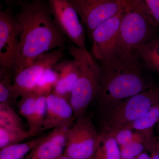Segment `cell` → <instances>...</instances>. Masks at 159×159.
<instances>
[{
    "mask_svg": "<svg viewBox=\"0 0 159 159\" xmlns=\"http://www.w3.org/2000/svg\"><path fill=\"white\" fill-rule=\"evenodd\" d=\"M70 127L52 129L24 159H58L64 153Z\"/></svg>",
    "mask_w": 159,
    "mask_h": 159,
    "instance_id": "13",
    "label": "cell"
},
{
    "mask_svg": "<svg viewBox=\"0 0 159 159\" xmlns=\"http://www.w3.org/2000/svg\"><path fill=\"white\" fill-rule=\"evenodd\" d=\"M34 136L29 129L12 130L0 127V149Z\"/></svg>",
    "mask_w": 159,
    "mask_h": 159,
    "instance_id": "22",
    "label": "cell"
},
{
    "mask_svg": "<svg viewBox=\"0 0 159 159\" xmlns=\"http://www.w3.org/2000/svg\"><path fill=\"white\" fill-rule=\"evenodd\" d=\"M156 146L159 148V136L157 138V143L156 144Z\"/></svg>",
    "mask_w": 159,
    "mask_h": 159,
    "instance_id": "31",
    "label": "cell"
},
{
    "mask_svg": "<svg viewBox=\"0 0 159 159\" xmlns=\"http://www.w3.org/2000/svg\"><path fill=\"white\" fill-rule=\"evenodd\" d=\"M159 103V87L153 86L122 100L102 114V131L121 129L141 116L151 107Z\"/></svg>",
    "mask_w": 159,
    "mask_h": 159,
    "instance_id": "5",
    "label": "cell"
},
{
    "mask_svg": "<svg viewBox=\"0 0 159 159\" xmlns=\"http://www.w3.org/2000/svg\"><path fill=\"white\" fill-rule=\"evenodd\" d=\"M124 1L116 14L97 27L91 34L93 41L91 53L97 61L116 56Z\"/></svg>",
    "mask_w": 159,
    "mask_h": 159,
    "instance_id": "9",
    "label": "cell"
},
{
    "mask_svg": "<svg viewBox=\"0 0 159 159\" xmlns=\"http://www.w3.org/2000/svg\"><path fill=\"white\" fill-rule=\"evenodd\" d=\"M159 30L144 0H124L116 56L134 55L139 47L158 36Z\"/></svg>",
    "mask_w": 159,
    "mask_h": 159,
    "instance_id": "3",
    "label": "cell"
},
{
    "mask_svg": "<svg viewBox=\"0 0 159 159\" xmlns=\"http://www.w3.org/2000/svg\"></svg>",
    "mask_w": 159,
    "mask_h": 159,
    "instance_id": "33",
    "label": "cell"
},
{
    "mask_svg": "<svg viewBox=\"0 0 159 159\" xmlns=\"http://www.w3.org/2000/svg\"><path fill=\"white\" fill-rule=\"evenodd\" d=\"M47 115L42 131L70 127L75 119L69 99L51 93L47 96Z\"/></svg>",
    "mask_w": 159,
    "mask_h": 159,
    "instance_id": "12",
    "label": "cell"
},
{
    "mask_svg": "<svg viewBox=\"0 0 159 159\" xmlns=\"http://www.w3.org/2000/svg\"><path fill=\"white\" fill-rule=\"evenodd\" d=\"M136 159H150V155L145 152L141 154Z\"/></svg>",
    "mask_w": 159,
    "mask_h": 159,
    "instance_id": "28",
    "label": "cell"
},
{
    "mask_svg": "<svg viewBox=\"0 0 159 159\" xmlns=\"http://www.w3.org/2000/svg\"><path fill=\"white\" fill-rule=\"evenodd\" d=\"M58 79L59 74L53 67L47 70L38 82L33 93L38 97H47L53 92Z\"/></svg>",
    "mask_w": 159,
    "mask_h": 159,
    "instance_id": "21",
    "label": "cell"
},
{
    "mask_svg": "<svg viewBox=\"0 0 159 159\" xmlns=\"http://www.w3.org/2000/svg\"><path fill=\"white\" fill-rule=\"evenodd\" d=\"M62 60L53 67L59 74V79L52 93L70 99L79 75V63L76 59Z\"/></svg>",
    "mask_w": 159,
    "mask_h": 159,
    "instance_id": "14",
    "label": "cell"
},
{
    "mask_svg": "<svg viewBox=\"0 0 159 159\" xmlns=\"http://www.w3.org/2000/svg\"><path fill=\"white\" fill-rule=\"evenodd\" d=\"M5 1L9 5V4H11V3L14 2H18L20 0H5Z\"/></svg>",
    "mask_w": 159,
    "mask_h": 159,
    "instance_id": "30",
    "label": "cell"
},
{
    "mask_svg": "<svg viewBox=\"0 0 159 159\" xmlns=\"http://www.w3.org/2000/svg\"><path fill=\"white\" fill-rule=\"evenodd\" d=\"M159 122V103H158L151 107L136 120L122 129L134 130H147L153 129Z\"/></svg>",
    "mask_w": 159,
    "mask_h": 159,
    "instance_id": "18",
    "label": "cell"
},
{
    "mask_svg": "<svg viewBox=\"0 0 159 159\" xmlns=\"http://www.w3.org/2000/svg\"><path fill=\"white\" fill-rule=\"evenodd\" d=\"M58 29L78 48L87 49L83 23L72 0H46Z\"/></svg>",
    "mask_w": 159,
    "mask_h": 159,
    "instance_id": "7",
    "label": "cell"
},
{
    "mask_svg": "<svg viewBox=\"0 0 159 159\" xmlns=\"http://www.w3.org/2000/svg\"><path fill=\"white\" fill-rule=\"evenodd\" d=\"M19 26L9 8L0 11V67L11 72L19 43Z\"/></svg>",
    "mask_w": 159,
    "mask_h": 159,
    "instance_id": "10",
    "label": "cell"
},
{
    "mask_svg": "<svg viewBox=\"0 0 159 159\" xmlns=\"http://www.w3.org/2000/svg\"><path fill=\"white\" fill-rule=\"evenodd\" d=\"M120 159H135L141 154L148 151V147L145 143L134 142L119 146Z\"/></svg>",
    "mask_w": 159,
    "mask_h": 159,
    "instance_id": "25",
    "label": "cell"
},
{
    "mask_svg": "<svg viewBox=\"0 0 159 159\" xmlns=\"http://www.w3.org/2000/svg\"><path fill=\"white\" fill-rule=\"evenodd\" d=\"M101 142L92 159H120V148L118 143L108 133H100Z\"/></svg>",
    "mask_w": 159,
    "mask_h": 159,
    "instance_id": "17",
    "label": "cell"
},
{
    "mask_svg": "<svg viewBox=\"0 0 159 159\" xmlns=\"http://www.w3.org/2000/svg\"><path fill=\"white\" fill-rule=\"evenodd\" d=\"M159 29V0H144Z\"/></svg>",
    "mask_w": 159,
    "mask_h": 159,
    "instance_id": "26",
    "label": "cell"
},
{
    "mask_svg": "<svg viewBox=\"0 0 159 159\" xmlns=\"http://www.w3.org/2000/svg\"><path fill=\"white\" fill-rule=\"evenodd\" d=\"M11 74L10 71L0 67V103L13 107L15 104H17L18 98L13 90Z\"/></svg>",
    "mask_w": 159,
    "mask_h": 159,
    "instance_id": "19",
    "label": "cell"
},
{
    "mask_svg": "<svg viewBox=\"0 0 159 159\" xmlns=\"http://www.w3.org/2000/svg\"><path fill=\"white\" fill-rule=\"evenodd\" d=\"M64 48L55 49L40 55L30 65L14 74L13 88L18 98L33 93L41 77L62 59Z\"/></svg>",
    "mask_w": 159,
    "mask_h": 159,
    "instance_id": "8",
    "label": "cell"
},
{
    "mask_svg": "<svg viewBox=\"0 0 159 159\" xmlns=\"http://www.w3.org/2000/svg\"><path fill=\"white\" fill-rule=\"evenodd\" d=\"M101 70L98 96L101 114L129 97L153 86L144 71V65L135 55L117 56L97 61Z\"/></svg>",
    "mask_w": 159,
    "mask_h": 159,
    "instance_id": "2",
    "label": "cell"
},
{
    "mask_svg": "<svg viewBox=\"0 0 159 159\" xmlns=\"http://www.w3.org/2000/svg\"><path fill=\"white\" fill-rule=\"evenodd\" d=\"M37 97L34 93H31L21 96L17 102L20 114L26 119L29 129L31 127L33 122Z\"/></svg>",
    "mask_w": 159,
    "mask_h": 159,
    "instance_id": "23",
    "label": "cell"
},
{
    "mask_svg": "<svg viewBox=\"0 0 159 159\" xmlns=\"http://www.w3.org/2000/svg\"><path fill=\"white\" fill-rule=\"evenodd\" d=\"M134 55L145 67L159 74V36L142 45L137 49Z\"/></svg>",
    "mask_w": 159,
    "mask_h": 159,
    "instance_id": "15",
    "label": "cell"
},
{
    "mask_svg": "<svg viewBox=\"0 0 159 159\" xmlns=\"http://www.w3.org/2000/svg\"><path fill=\"white\" fill-rule=\"evenodd\" d=\"M89 34L116 14L124 0H72Z\"/></svg>",
    "mask_w": 159,
    "mask_h": 159,
    "instance_id": "11",
    "label": "cell"
},
{
    "mask_svg": "<svg viewBox=\"0 0 159 159\" xmlns=\"http://www.w3.org/2000/svg\"><path fill=\"white\" fill-rule=\"evenodd\" d=\"M47 112V97H38L32 125L29 130L36 136L42 131Z\"/></svg>",
    "mask_w": 159,
    "mask_h": 159,
    "instance_id": "24",
    "label": "cell"
},
{
    "mask_svg": "<svg viewBox=\"0 0 159 159\" xmlns=\"http://www.w3.org/2000/svg\"><path fill=\"white\" fill-rule=\"evenodd\" d=\"M69 53L79 63V75L69 99L76 120L85 115L91 102L99 96L101 70L98 61L87 49L74 45L70 47Z\"/></svg>",
    "mask_w": 159,
    "mask_h": 159,
    "instance_id": "4",
    "label": "cell"
},
{
    "mask_svg": "<svg viewBox=\"0 0 159 159\" xmlns=\"http://www.w3.org/2000/svg\"><path fill=\"white\" fill-rule=\"evenodd\" d=\"M46 135L28 142H20L0 149V159H24L41 142Z\"/></svg>",
    "mask_w": 159,
    "mask_h": 159,
    "instance_id": "16",
    "label": "cell"
},
{
    "mask_svg": "<svg viewBox=\"0 0 159 159\" xmlns=\"http://www.w3.org/2000/svg\"><path fill=\"white\" fill-rule=\"evenodd\" d=\"M157 131L159 133V122L157 124Z\"/></svg>",
    "mask_w": 159,
    "mask_h": 159,
    "instance_id": "32",
    "label": "cell"
},
{
    "mask_svg": "<svg viewBox=\"0 0 159 159\" xmlns=\"http://www.w3.org/2000/svg\"><path fill=\"white\" fill-rule=\"evenodd\" d=\"M0 127L12 130H26L22 120L13 107L0 103Z\"/></svg>",
    "mask_w": 159,
    "mask_h": 159,
    "instance_id": "20",
    "label": "cell"
},
{
    "mask_svg": "<svg viewBox=\"0 0 159 159\" xmlns=\"http://www.w3.org/2000/svg\"><path fill=\"white\" fill-rule=\"evenodd\" d=\"M150 159H159V148L156 145L149 150Z\"/></svg>",
    "mask_w": 159,
    "mask_h": 159,
    "instance_id": "27",
    "label": "cell"
},
{
    "mask_svg": "<svg viewBox=\"0 0 159 159\" xmlns=\"http://www.w3.org/2000/svg\"><path fill=\"white\" fill-rule=\"evenodd\" d=\"M101 139L92 116L85 114L69 128L64 153L74 159H92Z\"/></svg>",
    "mask_w": 159,
    "mask_h": 159,
    "instance_id": "6",
    "label": "cell"
},
{
    "mask_svg": "<svg viewBox=\"0 0 159 159\" xmlns=\"http://www.w3.org/2000/svg\"><path fill=\"white\" fill-rule=\"evenodd\" d=\"M16 16L19 26V43L13 74L41 54L65 48L66 38L54 23L47 1L32 0L25 4Z\"/></svg>",
    "mask_w": 159,
    "mask_h": 159,
    "instance_id": "1",
    "label": "cell"
},
{
    "mask_svg": "<svg viewBox=\"0 0 159 159\" xmlns=\"http://www.w3.org/2000/svg\"><path fill=\"white\" fill-rule=\"evenodd\" d=\"M57 159H74L70 157H69L68 156L66 155L64 153L61 155Z\"/></svg>",
    "mask_w": 159,
    "mask_h": 159,
    "instance_id": "29",
    "label": "cell"
}]
</instances>
